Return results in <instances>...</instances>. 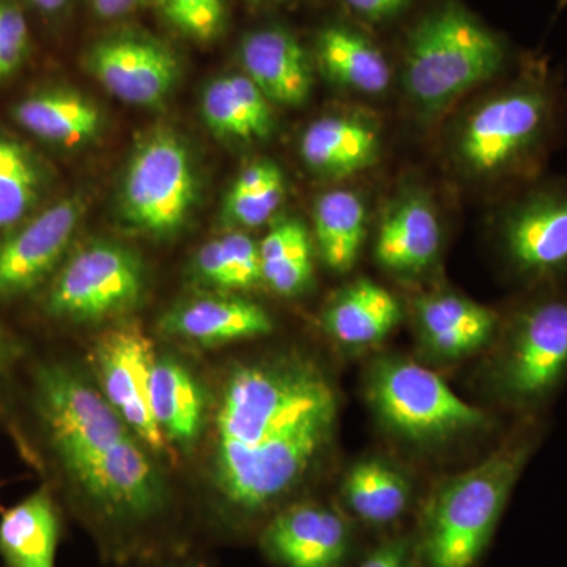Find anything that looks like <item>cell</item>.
<instances>
[{
  "instance_id": "5b68a950",
  "label": "cell",
  "mask_w": 567,
  "mask_h": 567,
  "mask_svg": "<svg viewBox=\"0 0 567 567\" xmlns=\"http://www.w3.org/2000/svg\"><path fill=\"white\" fill-rule=\"evenodd\" d=\"M527 424L483 462L450 477L425 513L421 550L427 567H473L486 550L539 435Z\"/></svg>"
},
{
  "instance_id": "60d3db41",
  "label": "cell",
  "mask_w": 567,
  "mask_h": 567,
  "mask_svg": "<svg viewBox=\"0 0 567 567\" xmlns=\"http://www.w3.org/2000/svg\"><path fill=\"white\" fill-rule=\"evenodd\" d=\"M566 9H567V0H558L557 13H561V11H565Z\"/></svg>"
},
{
  "instance_id": "f546056e",
  "label": "cell",
  "mask_w": 567,
  "mask_h": 567,
  "mask_svg": "<svg viewBox=\"0 0 567 567\" xmlns=\"http://www.w3.org/2000/svg\"><path fill=\"white\" fill-rule=\"evenodd\" d=\"M39 193V174L25 148L0 134V229L20 221Z\"/></svg>"
},
{
  "instance_id": "277c9868",
  "label": "cell",
  "mask_w": 567,
  "mask_h": 567,
  "mask_svg": "<svg viewBox=\"0 0 567 567\" xmlns=\"http://www.w3.org/2000/svg\"><path fill=\"white\" fill-rule=\"evenodd\" d=\"M522 58L462 0H432L406 29L399 85L417 121L431 123L481 85L513 74Z\"/></svg>"
},
{
  "instance_id": "2e32d148",
  "label": "cell",
  "mask_w": 567,
  "mask_h": 567,
  "mask_svg": "<svg viewBox=\"0 0 567 567\" xmlns=\"http://www.w3.org/2000/svg\"><path fill=\"white\" fill-rule=\"evenodd\" d=\"M380 123L363 112H339L317 118L305 130L300 155L327 181H346L371 169L382 158Z\"/></svg>"
},
{
  "instance_id": "f35d334b",
  "label": "cell",
  "mask_w": 567,
  "mask_h": 567,
  "mask_svg": "<svg viewBox=\"0 0 567 567\" xmlns=\"http://www.w3.org/2000/svg\"><path fill=\"white\" fill-rule=\"evenodd\" d=\"M29 3L43 14H59L69 7L70 0H29Z\"/></svg>"
},
{
  "instance_id": "603a6c76",
  "label": "cell",
  "mask_w": 567,
  "mask_h": 567,
  "mask_svg": "<svg viewBox=\"0 0 567 567\" xmlns=\"http://www.w3.org/2000/svg\"><path fill=\"white\" fill-rule=\"evenodd\" d=\"M398 298L385 287L360 279L336 295L324 309L323 328L344 346H371L382 341L401 322Z\"/></svg>"
},
{
  "instance_id": "4dcf8cb0",
  "label": "cell",
  "mask_w": 567,
  "mask_h": 567,
  "mask_svg": "<svg viewBox=\"0 0 567 567\" xmlns=\"http://www.w3.org/2000/svg\"><path fill=\"white\" fill-rule=\"evenodd\" d=\"M164 21L186 39L207 43L226 28V0H155Z\"/></svg>"
},
{
  "instance_id": "5bb4252c",
  "label": "cell",
  "mask_w": 567,
  "mask_h": 567,
  "mask_svg": "<svg viewBox=\"0 0 567 567\" xmlns=\"http://www.w3.org/2000/svg\"><path fill=\"white\" fill-rule=\"evenodd\" d=\"M81 216V203L63 200L0 241V298L31 292L54 270Z\"/></svg>"
},
{
  "instance_id": "ab89813d",
  "label": "cell",
  "mask_w": 567,
  "mask_h": 567,
  "mask_svg": "<svg viewBox=\"0 0 567 567\" xmlns=\"http://www.w3.org/2000/svg\"><path fill=\"white\" fill-rule=\"evenodd\" d=\"M254 6H281V3L290 2V0H249Z\"/></svg>"
},
{
  "instance_id": "cb8c5ba5",
  "label": "cell",
  "mask_w": 567,
  "mask_h": 567,
  "mask_svg": "<svg viewBox=\"0 0 567 567\" xmlns=\"http://www.w3.org/2000/svg\"><path fill=\"white\" fill-rule=\"evenodd\" d=\"M270 100L245 73L218 78L205 89L203 111L213 132L240 142L265 141L275 128Z\"/></svg>"
},
{
  "instance_id": "7c38bea8",
  "label": "cell",
  "mask_w": 567,
  "mask_h": 567,
  "mask_svg": "<svg viewBox=\"0 0 567 567\" xmlns=\"http://www.w3.org/2000/svg\"><path fill=\"white\" fill-rule=\"evenodd\" d=\"M85 65L111 95L136 106L162 103L178 74L174 52L153 37L118 32L92 44Z\"/></svg>"
},
{
  "instance_id": "484cf974",
  "label": "cell",
  "mask_w": 567,
  "mask_h": 567,
  "mask_svg": "<svg viewBox=\"0 0 567 567\" xmlns=\"http://www.w3.org/2000/svg\"><path fill=\"white\" fill-rule=\"evenodd\" d=\"M14 118L40 140L76 145L102 128L99 107L76 92H47L18 104Z\"/></svg>"
},
{
  "instance_id": "ba28073f",
  "label": "cell",
  "mask_w": 567,
  "mask_h": 567,
  "mask_svg": "<svg viewBox=\"0 0 567 567\" xmlns=\"http://www.w3.org/2000/svg\"><path fill=\"white\" fill-rule=\"evenodd\" d=\"M496 251L527 290L567 286V174L518 186L494 216Z\"/></svg>"
},
{
  "instance_id": "7a4b0ae2",
  "label": "cell",
  "mask_w": 567,
  "mask_h": 567,
  "mask_svg": "<svg viewBox=\"0 0 567 567\" xmlns=\"http://www.w3.org/2000/svg\"><path fill=\"white\" fill-rule=\"evenodd\" d=\"M35 409L52 453L99 520L112 527L151 524L169 492L151 450L71 365H41Z\"/></svg>"
},
{
  "instance_id": "52a82bcc",
  "label": "cell",
  "mask_w": 567,
  "mask_h": 567,
  "mask_svg": "<svg viewBox=\"0 0 567 567\" xmlns=\"http://www.w3.org/2000/svg\"><path fill=\"white\" fill-rule=\"evenodd\" d=\"M365 393L380 424L416 447L447 445L487 425L483 410L454 393L434 371L405 358L377 360Z\"/></svg>"
},
{
  "instance_id": "d6986e66",
  "label": "cell",
  "mask_w": 567,
  "mask_h": 567,
  "mask_svg": "<svg viewBox=\"0 0 567 567\" xmlns=\"http://www.w3.org/2000/svg\"><path fill=\"white\" fill-rule=\"evenodd\" d=\"M315 58L328 80L357 95H383L393 82L385 52L368 29L350 20L331 21L317 31Z\"/></svg>"
},
{
  "instance_id": "3957f363",
  "label": "cell",
  "mask_w": 567,
  "mask_h": 567,
  "mask_svg": "<svg viewBox=\"0 0 567 567\" xmlns=\"http://www.w3.org/2000/svg\"><path fill=\"white\" fill-rule=\"evenodd\" d=\"M567 92L543 55L520 65L458 112L445 152L462 181L509 193L544 174L565 133Z\"/></svg>"
},
{
  "instance_id": "4fadbf2b",
  "label": "cell",
  "mask_w": 567,
  "mask_h": 567,
  "mask_svg": "<svg viewBox=\"0 0 567 567\" xmlns=\"http://www.w3.org/2000/svg\"><path fill=\"white\" fill-rule=\"evenodd\" d=\"M442 245V219L431 194L420 185L402 186L377 227V264L399 278H420L434 267Z\"/></svg>"
},
{
  "instance_id": "74e56055",
  "label": "cell",
  "mask_w": 567,
  "mask_h": 567,
  "mask_svg": "<svg viewBox=\"0 0 567 567\" xmlns=\"http://www.w3.org/2000/svg\"><path fill=\"white\" fill-rule=\"evenodd\" d=\"M18 350L13 341L7 336L6 331L0 328V390H2L3 380L9 372L11 363L17 358Z\"/></svg>"
},
{
  "instance_id": "ac0fdd59",
  "label": "cell",
  "mask_w": 567,
  "mask_h": 567,
  "mask_svg": "<svg viewBox=\"0 0 567 567\" xmlns=\"http://www.w3.org/2000/svg\"><path fill=\"white\" fill-rule=\"evenodd\" d=\"M413 316L421 344L445 361L461 360L484 349L502 327L494 309L453 292L417 298Z\"/></svg>"
},
{
  "instance_id": "d6a6232c",
  "label": "cell",
  "mask_w": 567,
  "mask_h": 567,
  "mask_svg": "<svg viewBox=\"0 0 567 567\" xmlns=\"http://www.w3.org/2000/svg\"><path fill=\"white\" fill-rule=\"evenodd\" d=\"M219 240L233 271L235 289H251L264 282L259 244L240 230L223 235Z\"/></svg>"
},
{
  "instance_id": "836d02e7",
  "label": "cell",
  "mask_w": 567,
  "mask_h": 567,
  "mask_svg": "<svg viewBox=\"0 0 567 567\" xmlns=\"http://www.w3.org/2000/svg\"><path fill=\"white\" fill-rule=\"evenodd\" d=\"M350 21L361 28H383L401 20L412 9L413 0H338Z\"/></svg>"
},
{
  "instance_id": "ffe728a7",
  "label": "cell",
  "mask_w": 567,
  "mask_h": 567,
  "mask_svg": "<svg viewBox=\"0 0 567 567\" xmlns=\"http://www.w3.org/2000/svg\"><path fill=\"white\" fill-rule=\"evenodd\" d=\"M164 334L204 347L260 338L274 331L262 306L237 297H200L178 305L159 323Z\"/></svg>"
},
{
  "instance_id": "9c48e42d",
  "label": "cell",
  "mask_w": 567,
  "mask_h": 567,
  "mask_svg": "<svg viewBox=\"0 0 567 567\" xmlns=\"http://www.w3.org/2000/svg\"><path fill=\"white\" fill-rule=\"evenodd\" d=\"M144 292L140 257L117 244L99 241L80 249L62 268L48 293L52 317L103 322L128 312Z\"/></svg>"
},
{
  "instance_id": "9a60e30c",
  "label": "cell",
  "mask_w": 567,
  "mask_h": 567,
  "mask_svg": "<svg viewBox=\"0 0 567 567\" xmlns=\"http://www.w3.org/2000/svg\"><path fill=\"white\" fill-rule=\"evenodd\" d=\"M260 543L282 567H339L349 547V528L330 507L301 503L279 511Z\"/></svg>"
},
{
  "instance_id": "b9f144b4",
  "label": "cell",
  "mask_w": 567,
  "mask_h": 567,
  "mask_svg": "<svg viewBox=\"0 0 567 567\" xmlns=\"http://www.w3.org/2000/svg\"><path fill=\"white\" fill-rule=\"evenodd\" d=\"M167 567H203V566L193 565V563H182V565H173V566H167Z\"/></svg>"
},
{
  "instance_id": "8992f818",
  "label": "cell",
  "mask_w": 567,
  "mask_h": 567,
  "mask_svg": "<svg viewBox=\"0 0 567 567\" xmlns=\"http://www.w3.org/2000/svg\"><path fill=\"white\" fill-rule=\"evenodd\" d=\"M567 382V286L528 290L499 327L492 390L518 412H539Z\"/></svg>"
},
{
  "instance_id": "f1b7e54d",
  "label": "cell",
  "mask_w": 567,
  "mask_h": 567,
  "mask_svg": "<svg viewBox=\"0 0 567 567\" xmlns=\"http://www.w3.org/2000/svg\"><path fill=\"white\" fill-rule=\"evenodd\" d=\"M286 194L282 171L274 162H257L238 175L227 194L226 218L241 227H259L270 221Z\"/></svg>"
},
{
  "instance_id": "1f68e13d",
  "label": "cell",
  "mask_w": 567,
  "mask_h": 567,
  "mask_svg": "<svg viewBox=\"0 0 567 567\" xmlns=\"http://www.w3.org/2000/svg\"><path fill=\"white\" fill-rule=\"evenodd\" d=\"M29 50V25L20 7L0 0V80L21 65Z\"/></svg>"
},
{
  "instance_id": "8fae6325",
  "label": "cell",
  "mask_w": 567,
  "mask_h": 567,
  "mask_svg": "<svg viewBox=\"0 0 567 567\" xmlns=\"http://www.w3.org/2000/svg\"><path fill=\"white\" fill-rule=\"evenodd\" d=\"M155 346L136 322L115 324L93 342L91 365L96 388L155 456L173 457L153 415L151 380Z\"/></svg>"
},
{
  "instance_id": "6da1fadb",
  "label": "cell",
  "mask_w": 567,
  "mask_h": 567,
  "mask_svg": "<svg viewBox=\"0 0 567 567\" xmlns=\"http://www.w3.org/2000/svg\"><path fill=\"white\" fill-rule=\"evenodd\" d=\"M338 417V388L315 358L235 364L213 420L212 480L224 509L254 518L297 491L330 450Z\"/></svg>"
},
{
  "instance_id": "d4e9b609",
  "label": "cell",
  "mask_w": 567,
  "mask_h": 567,
  "mask_svg": "<svg viewBox=\"0 0 567 567\" xmlns=\"http://www.w3.org/2000/svg\"><path fill=\"white\" fill-rule=\"evenodd\" d=\"M368 234V207L353 189H330L317 199L315 238L323 264L336 274L352 270Z\"/></svg>"
},
{
  "instance_id": "30bf717a",
  "label": "cell",
  "mask_w": 567,
  "mask_h": 567,
  "mask_svg": "<svg viewBox=\"0 0 567 567\" xmlns=\"http://www.w3.org/2000/svg\"><path fill=\"white\" fill-rule=\"evenodd\" d=\"M196 200L189 153L171 133H158L134 153L122 189V213L134 229L164 237L185 224Z\"/></svg>"
},
{
  "instance_id": "d590c367",
  "label": "cell",
  "mask_w": 567,
  "mask_h": 567,
  "mask_svg": "<svg viewBox=\"0 0 567 567\" xmlns=\"http://www.w3.org/2000/svg\"><path fill=\"white\" fill-rule=\"evenodd\" d=\"M358 567H410V548L406 540H393L377 548L363 565Z\"/></svg>"
},
{
  "instance_id": "e575fe53",
  "label": "cell",
  "mask_w": 567,
  "mask_h": 567,
  "mask_svg": "<svg viewBox=\"0 0 567 567\" xmlns=\"http://www.w3.org/2000/svg\"><path fill=\"white\" fill-rule=\"evenodd\" d=\"M196 270L205 282L219 289H235L233 271L219 238L208 241L196 256Z\"/></svg>"
},
{
  "instance_id": "44dd1931",
  "label": "cell",
  "mask_w": 567,
  "mask_h": 567,
  "mask_svg": "<svg viewBox=\"0 0 567 567\" xmlns=\"http://www.w3.org/2000/svg\"><path fill=\"white\" fill-rule=\"evenodd\" d=\"M151 402L171 450H192L203 434L207 417V401L199 380L181 361L158 357L153 365Z\"/></svg>"
},
{
  "instance_id": "4316f807",
  "label": "cell",
  "mask_w": 567,
  "mask_h": 567,
  "mask_svg": "<svg viewBox=\"0 0 567 567\" xmlns=\"http://www.w3.org/2000/svg\"><path fill=\"white\" fill-rule=\"evenodd\" d=\"M346 503L361 520L386 525L405 513L410 486L405 476L380 458H364L349 470L342 486Z\"/></svg>"
},
{
  "instance_id": "e0dca14e",
  "label": "cell",
  "mask_w": 567,
  "mask_h": 567,
  "mask_svg": "<svg viewBox=\"0 0 567 567\" xmlns=\"http://www.w3.org/2000/svg\"><path fill=\"white\" fill-rule=\"evenodd\" d=\"M241 69L271 103L300 106L312 89L311 58L303 43L282 25L246 33L238 48Z\"/></svg>"
},
{
  "instance_id": "83f0119b",
  "label": "cell",
  "mask_w": 567,
  "mask_h": 567,
  "mask_svg": "<svg viewBox=\"0 0 567 567\" xmlns=\"http://www.w3.org/2000/svg\"><path fill=\"white\" fill-rule=\"evenodd\" d=\"M264 282L284 297L303 293L315 274V248L308 227L298 219H284L259 244Z\"/></svg>"
},
{
  "instance_id": "8d00e7d4",
  "label": "cell",
  "mask_w": 567,
  "mask_h": 567,
  "mask_svg": "<svg viewBox=\"0 0 567 567\" xmlns=\"http://www.w3.org/2000/svg\"><path fill=\"white\" fill-rule=\"evenodd\" d=\"M96 17L102 20H121L140 9L144 0H87Z\"/></svg>"
},
{
  "instance_id": "7402d4cb",
  "label": "cell",
  "mask_w": 567,
  "mask_h": 567,
  "mask_svg": "<svg viewBox=\"0 0 567 567\" xmlns=\"http://www.w3.org/2000/svg\"><path fill=\"white\" fill-rule=\"evenodd\" d=\"M61 533L58 505L39 488L0 516V558L7 567H55Z\"/></svg>"
}]
</instances>
